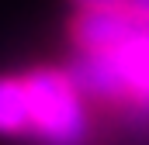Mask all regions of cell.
<instances>
[{"instance_id":"6da1fadb","label":"cell","mask_w":149,"mask_h":145,"mask_svg":"<svg viewBox=\"0 0 149 145\" xmlns=\"http://www.w3.org/2000/svg\"><path fill=\"white\" fill-rule=\"evenodd\" d=\"M70 72L83 93L101 100L149 104V17H142L118 48L104 55H80Z\"/></svg>"},{"instance_id":"7a4b0ae2","label":"cell","mask_w":149,"mask_h":145,"mask_svg":"<svg viewBox=\"0 0 149 145\" xmlns=\"http://www.w3.org/2000/svg\"><path fill=\"white\" fill-rule=\"evenodd\" d=\"M28 86V135L49 145H76L83 138V100L70 69H31Z\"/></svg>"},{"instance_id":"3957f363","label":"cell","mask_w":149,"mask_h":145,"mask_svg":"<svg viewBox=\"0 0 149 145\" xmlns=\"http://www.w3.org/2000/svg\"><path fill=\"white\" fill-rule=\"evenodd\" d=\"M0 135H28V86L21 76H0Z\"/></svg>"},{"instance_id":"277c9868","label":"cell","mask_w":149,"mask_h":145,"mask_svg":"<svg viewBox=\"0 0 149 145\" xmlns=\"http://www.w3.org/2000/svg\"><path fill=\"white\" fill-rule=\"evenodd\" d=\"M73 7H111V10H128L132 0H70Z\"/></svg>"}]
</instances>
